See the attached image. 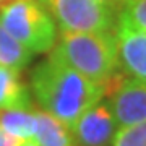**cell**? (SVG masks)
I'll use <instances>...</instances> for the list:
<instances>
[{"mask_svg":"<svg viewBox=\"0 0 146 146\" xmlns=\"http://www.w3.org/2000/svg\"><path fill=\"white\" fill-rule=\"evenodd\" d=\"M109 107L117 127H127L146 120V84L133 78H123L122 83L107 96Z\"/></svg>","mask_w":146,"mask_h":146,"instance_id":"obj_7","label":"cell"},{"mask_svg":"<svg viewBox=\"0 0 146 146\" xmlns=\"http://www.w3.org/2000/svg\"><path fill=\"white\" fill-rule=\"evenodd\" d=\"M98 2H99L101 5H104L106 8H109L115 15H119L120 11H122V8L125 7L123 0H98Z\"/></svg>","mask_w":146,"mask_h":146,"instance_id":"obj_15","label":"cell"},{"mask_svg":"<svg viewBox=\"0 0 146 146\" xmlns=\"http://www.w3.org/2000/svg\"><path fill=\"white\" fill-rule=\"evenodd\" d=\"M109 104L98 102L81 114L72 128L75 146H109L117 131Z\"/></svg>","mask_w":146,"mask_h":146,"instance_id":"obj_5","label":"cell"},{"mask_svg":"<svg viewBox=\"0 0 146 146\" xmlns=\"http://www.w3.org/2000/svg\"><path fill=\"white\" fill-rule=\"evenodd\" d=\"M39 2H41V0H39Z\"/></svg>","mask_w":146,"mask_h":146,"instance_id":"obj_18","label":"cell"},{"mask_svg":"<svg viewBox=\"0 0 146 146\" xmlns=\"http://www.w3.org/2000/svg\"><path fill=\"white\" fill-rule=\"evenodd\" d=\"M117 16L127 21L130 26L146 33V0H135L125 3V7Z\"/></svg>","mask_w":146,"mask_h":146,"instance_id":"obj_13","label":"cell"},{"mask_svg":"<svg viewBox=\"0 0 146 146\" xmlns=\"http://www.w3.org/2000/svg\"><path fill=\"white\" fill-rule=\"evenodd\" d=\"M130 2H135V0H123V3H130Z\"/></svg>","mask_w":146,"mask_h":146,"instance_id":"obj_17","label":"cell"},{"mask_svg":"<svg viewBox=\"0 0 146 146\" xmlns=\"http://www.w3.org/2000/svg\"><path fill=\"white\" fill-rule=\"evenodd\" d=\"M29 91L20 72L0 65V109H31Z\"/></svg>","mask_w":146,"mask_h":146,"instance_id":"obj_8","label":"cell"},{"mask_svg":"<svg viewBox=\"0 0 146 146\" xmlns=\"http://www.w3.org/2000/svg\"><path fill=\"white\" fill-rule=\"evenodd\" d=\"M110 146H146V120L133 125L119 127Z\"/></svg>","mask_w":146,"mask_h":146,"instance_id":"obj_12","label":"cell"},{"mask_svg":"<svg viewBox=\"0 0 146 146\" xmlns=\"http://www.w3.org/2000/svg\"><path fill=\"white\" fill-rule=\"evenodd\" d=\"M54 52L73 70L104 86L119 75L117 41L112 33H62Z\"/></svg>","mask_w":146,"mask_h":146,"instance_id":"obj_2","label":"cell"},{"mask_svg":"<svg viewBox=\"0 0 146 146\" xmlns=\"http://www.w3.org/2000/svg\"><path fill=\"white\" fill-rule=\"evenodd\" d=\"M115 41L120 70L130 78L146 84V33L117 16Z\"/></svg>","mask_w":146,"mask_h":146,"instance_id":"obj_6","label":"cell"},{"mask_svg":"<svg viewBox=\"0 0 146 146\" xmlns=\"http://www.w3.org/2000/svg\"><path fill=\"white\" fill-rule=\"evenodd\" d=\"M37 146H75L72 130L46 110H36Z\"/></svg>","mask_w":146,"mask_h":146,"instance_id":"obj_9","label":"cell"},{"mask_svg":"<svg viewBox=\"0 0 146 146\" xmlns=\"http://www.w3.org/2000/svg\"><path fill=\"white\" fill-rule=\"evenodd\" d=\"M23 145V138L10 135L0 127V146H21Z\"/></svg>","mask_w":146,"mask_h":146,"instance_id":"obj_14","label":"cell"},{"mask_svg":"<svg viewBox=\"0 0 146 146\" xmlns=\"http://www.w3.org/2000/svg\"><path fill=\"white\" fill-rule=\"evenodd\" d=\"M0 23L31 52H49L55 44V23L39 0H11L0 5Z\"/></svg>","mask_w":146,"mask_h":146,"instance_id":"obj_3","label":"cell"},{"mask_svg":"<svg viewBox=\"0 0 146 146\" xmlns=\"http://www.w3.org/2000/svg\"><path fill=\"white\" fill-rule=\"evenodd\" d=\"M0 127L18 138L36 136L37 119L33 109H0Z\"/></svg>","mask_w":146,"mask_h":146,"instance_id":"obj_10","label":"cell"},{"mask_svg":"<svg viewBox=\"0 0 146 146\" xmlns=\"http://www.w3.org/2000/svg\"><path fill=\"white\" fill-rule=\"evenodd\" d=\"M33 52L11 36L0 23V65L21 72L31 62Z\"/></svg>","mask_w":146,"mask_h":146,"instance_id":"obj_11","label":"cell"},{"mask_svg":"<svg viewBox=\"0 0 146 146\" xmlns=\"http://www.w3.org/2000/svg\"><path fill=\"white\" fill-rule=\"evenodd\" d=\"M8 2H11V0H0V5H3V3H8Z\"/></svg>","mask_w":146,"mask_h":146,"instance_id":"obj_16","label":"cell"},{"mask_svg":"<svg viewBox=\"0 0 146 146\" xmlns=\"http://www.w3.org/2000/svg\"><path fill=\"white\" fill-rule=\"evenodd\" d=\"M31 89L42 110L58 119L70 130L83 112L104 98V86L73 70L54 50L33 70Z\"/></svg>","mask_w":146,"mask_h":146,"instance_id":"obj_1","label":"cell"},{"mask_svg":"<svg viewBox=\"0 0 146 146\" xmlns=\"http://www.w3.org/2000/svg\"><path fill=\"white\" fill-rule=\"evenodd\" d=\"M62 33H109L117 15L98 0H42Z\"/></svg>","mask_w":146,"mask_h":146,"instance_id":"obj_4","label":"cell"}]
</instances>
